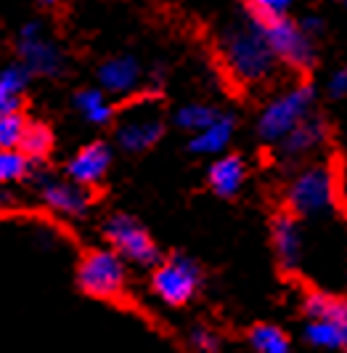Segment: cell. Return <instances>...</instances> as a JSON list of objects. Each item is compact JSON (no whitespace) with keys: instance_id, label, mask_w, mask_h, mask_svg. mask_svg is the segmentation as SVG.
Returning <instances> with one entry per match:
<instances>
[{"instance_id":"6da1fadb","label":"cell","mask_w":347,"mask_h":353,"mask_svg":"<svg viewBox=\"0 0 347 353\" xmlns=\"http://www.w3.org/2000/svg\"><path fill=\"white\" fill-rule=\"evenodd\" d=\"M223 59L239 83H262L273 67L276 56L262 35V24L246 17L223 32Z\"/></svg>"},{"instance_id":"7a4b0ae2","label":"cell","mask_w":347,"mask_h":353,"mask_svg":"<svg viewBox=\"0 0 347 353\" xmlns=\"http://www.w3.org/2000/svg\"><path fill=\"white\" fill-rule=\"evenodd\" d=\"M315 101V88L313 85H297L286 90L284 96L273 99L271 104L262 109L257 133L262 141L278 143L299 120H305L311 114V106Z\"/></svg>"},{"instance_id":"3957f363","label":"cell","mask_w":347,"mask_h":353,"mask_svg":"<svg viewBox=\"0 0 347 353\" xmlns=\"http://www.w3.org/2000/svg\"><path fill=\"white\" fill-rule=\"evenodd\" d=\"M289 208L299 218L326 215L337 205V178L329 168H308L289 189Z\"/></svg>"},{"instance_id":"277c9868","label":"cell","mask_w":347,"mask_h":353,"mask_svg":"<svg viewBox=\"0 0 347 353\" xmlns=\"http://www.w3.org/2000/svg\"><path fill=\"white\" fill-rule=\"evenodd\" d=\"M165 133L162 112L151 99H143L138 104H130L120 114L117 123V143L125 152H146L154 146Z\"/></svg>"},{"instance_id":"5b68a950","label":"cell","mask_w":347,"mask_h":353,"mask_svg":"<svg viewBox=\"0 0 347 353\" xmlns=\"http://www.w3.org/2000/svg\"><path fill=\"white\" fill-rule=\"evenodd\" d=\"M77 282L83 287V292L112 301L125 290V261L120 252L112 250H96L90 252L85 261L80 263L77 271Z\"/></svg>"},{"instance_id":"8992f818","label":"cell","mask_w":347,"mask_h":353,"mask_svg":"<svg viewBox=\"0 0 347 353\" xmlns=\"http://www.w3.org/2000/svg\"><path fill=\"white\" fill-rule=\"evenodd\" d=\"M262 35L268 40L271 51L276 56V61H284L295 70H311L315 61V48H313V37H308L299 24H295L289 17L273 19L262 24Z\"/></svg>"},{"instance_id":"52a82bcc","label":"cell","mask_w":347,"mask_h":353,"mask_svg":"<svg viewBox=\"0 0 347 353\" xmlns=\"http://www.w3.org/2000/svg\"><path fill=\"white\" fill-rule=\"evenodd\" d=\"M151 287L167 305H186L202 287V271L193 261L175 255L154 271Z\"/></svg>"},{"instance_id":"ba28073f","label":"cell","mask_w":347,"mask_h":353,"mask_svg":"<svg viewBox=\"0 0 347 353\" xmlns=\"http://www.w3.org/2000/svg\"><path fill=\"white\" fill-rule=\"evenodd\" d=\"M17 48H19V56H21V64L30 70V74L59 77L64 72V67H67L61 48L53 40L45 37L40 21H30V24L21 27Z\"/></svg>"},{"instance_id":"9c48e42d","label":"cell","mask_w":347,"mask_h":353,"mask_svg":"<svg viewBox=\"0 0 347 353\" xmlns=\"http://www.w3.org/2000/svg\"><path fill=\"white\" fill-rule=\"evenodd\" d=\"M106 239L114 245V252H120L122 261H133V263L151 268L159 263V252L154 242L146 231L140 229V223L130 215H114L109 218L104 226Z\"/></svg>"},{"instance_id":"30bf717a","label":"cell","mask_w":347,"mask_h":353,"mask_svg":"<svg viewBox=\"0 0 347 353\" xmlns=\"http://www.w3.org/2000/svg\"><path fill=\"white\" fill-rule=\"evenodd\" d=\"M37 192L51 210L61 212V215H83L90 205L87 186H80L74 181L67 183V181L51 176H37Z\"/></svg>"},{"instance_id":"8fae6325","label":"cell","mask_w":347,"mask_h":353,"mask_svg":"<svg viewBox=\"0 0 347 353\" xmlns=\"http://www.w3.org/2000/svg\"><path fill=\"white\" fill-rule=\"evenodd\" d=\"M109 165H112V152H109V146L101 141L90 143L85 149H80L72 162L67 165V173L74 183H80V186H96V183H101V178L106 176V170H109Z\"/></svg>"},{"instance_id":"7c38bea8","label":"cell","mask_w":347,"mask_h":353,"mask_svg":"<svg viewBox=\"0 0 347 353\" xmlns=\"http://www.w3.org/2000/svg\"><path fill=\"white\" fill-rule=\"evenodd\" d=\"M140 64L136 61V56H114L101 64L98 70V83L104 93L112 96H127L140 85Z\"/></svg>"},{"instance_id":"4fadbf2b","label":"cell","mask_w":347,"mask_h":353,"mask_svg":"<svg viewBox=\"0 0 347 353\" xmlns=\"http://www.w3.org/2000/svg\"><path fill=\"white\" fill-rule=\"evenodd\" d=\"M273 250H276L278 263L284 265L286 271H292L299 265L302 258V231L297 223L295 215H278L273 221Z\"/></svg>"},{"instance_id":"5bb4252c","label":"cell","mask_w":347,"mask_h":353,"mask_svg":"<svg viewBox=\"0 0 347 353\" xmlns=\"http://www.w3.org/2000/svg\"><path fill=\"white\" fill-rule=\"evenodd\" d=\"M326 123L318 120V117H305L281 139V152L286 157H305L311 154L313 149H318L321 143L326 141Z\"/></svg>"},{"instance_id":"9a60e30c","label":"cell","mask_w":347,"mask_h":353,"mask_svg":"<svg viewBox=\"0 0 347 353\" xmlns=\"http://www.w3.org/2000/svg\"><path fill=\"white\" fill-rule=\"evenodd\" d=\"M233 128H236V123L231 114H218L207 128L193 133L189 149L193 154H220L233 139Z\"/></svg>"},{"instance_id":"2e32d148","label":"cell","mask_w":347,"mask_h":353,"mask_svg":"<svg viewBox=\"0 0 347 353\" xmlns=\"http://www.w3.org/2000/svg\"><path fill=\"white\" fill-rule=\"evenodd\" d=\"M244 176H246L244 159L236 154H226L209 168V186L218 196L228 199V196H236L242 192Z\"/></svg>"},{"instance_id":"e0dca14e","label":"cell","mask_w":347,"mask_h":353,"mask_svg":"<svg viewBox=\"0 0 347 353\" xmlns=\"http://www.w3.org/2000/svg\"><path fill=\"white\" fill-rule=\"evenodd\" d=\"M305 340L315 348L339 351V348H345L347 324L345 321H331V319H311V324L305 327Z\"/></svg>"},{"instance_id":"ac0fdd59","label":"cell","mask_w":347,"mask_h":353,"mask_svg":"<svg viewBox=\"0 0 347 353\" xmlns=\"http://www.w3.org/2000/svg\"><path fill=\"white\" fill-rule=\"evenodd\" d=\"M74 106H77V112L90 125H109L114 120V106L109 104L104 90H96V88L80 90L74 96Z\"/></svg>"},{"instance_id":"d6986e66","label":"cell","mask_w":347,"mask_h":353,"mask_svg":"<svg viewBox=\"0 0 347 353\" xmlns=\"http://www.w3.org/2000/svg\"><path fill=\"white\" fill-rule=\"evenodd\" d=\"M53 146V133L45 128V125L40 123H27L24 125V133H21V139H19V146L24 154L30 159H43L48 152H51Z\"/></svg>"},{"instance_id":"ffe728a7","label":"cell","mask_w":347,"mask_h":353,"mask_svg":"<svg viewBox=\"0 0 347 353\" xmlns=\"http://www.w3.org/2000/svg\"><path fill=\"white\" fill-rule=\"evenodd\" d=\"M305 314L311 319H331V321H347V308L339 298H331L326 292H311L305 298Z\"/></svg>"},{"instance_id":"44dd1931","label":"cell","mask_w":347,"mask_h":353,"mask_svg":"<svg viewBox=\"0 0 347 353\" xmlns=\"http://www.w3.org/2000/svg\"><path fill=\"white\" fill-rule=\"evenodd\" d=\"M252 348L260 353H286L289 351V337L284 335L273 324H260L249 332Z\"/></svg>"},{"instance_id":"7402d4cb","label":"cell","mask_w":347,"mask_h":353,"mask_svg":"<svg viewBox=\"0 0 347 353\" xmlns=\"http://www.w3.org/2000/svg\"><path fill=\"white\" fill-rule=\"evenodd\" d=\"M32 170V159L21 149H0V183L21 181Z\"/></svg>"},{"instance_id":"603a6c76","label":"cell","mask_w":347,"mask_h":353,"mask_svg":"<svg viewBox=\"0 0 347 353\" xmlns=\"http://www.w3.org/2000/svg\"><path fill=\"white\" fill-rule=\"evenodd\" d=\"M218 114H220V112H218V109H212V106H207V104H186L180 112H178L175 123L180 125L183 130H191V133H196V130L207 128V125L212 123Z\"/></svg>"},{"instance_id":"cb8c5ba5","label":"cell","mask_w":347,"mask_h":353,"mask_svg":"<svg viewBox=\"0 0 347 353\" xmlns=\"http://www.w3.org/2000/svg\"><path fill=\"white\" fill-rule=\"evenodd\" d=\"M289 8H292V0H249V17L257 19L260 24L289 17Z\"/></svg>"},{"instance_id":"d4e9b609","label":"cell","mask_w":347,"mask_h":353,"mask_svg":"<svg viewBox=\"0 0 347 353\" xmlns=\"http://www.w3.org/2000/svg\"><path fill=\"white\" fill-rule=\"evenodd\" d=\"M24 125H27V120L19 112L0 114V149H17L19 139L24 133Z\"/></svg>"},{"instance_id":"484cf974","label":"cell","mask_w":347,"mask_h":353,"mask_svg":"<svg viewBox=\"0 0 347 353\" xmlns=\"http://www.w3.org/2000/svg\"><path fill=\"white\" fill-rule=\"evenodd\" d=\"M30 70L24 67V64H14V67H8V70L0 72V88H6L8 93H17L21 96L24 88L30 85Z\"/></svg>"},{"instance_id":"4316f807","label":"cell","mask_w":347,"mask_h":353,"mask_svg":"<svg viewBox=\"0 0 347 353\" xmlns=\"http://www.w3.org/2000/svg\"><path fill=\"white\" fill-rule=\"evenodd\" d=\"M191 345L196 348V351H204V353H212L220 348L218 337L212 335L209 330H204V327H199V330H193L191 332Z\"/></svg>"},{"instance_id":"83f0119b","label":"cell","mask_w":347,"mask_h":353,"mask_svg":"<svg viewBox=\"0 0 347 353\" xmlns=\"http://www.w3.org/2000/svg\"><path fill=\"white\" fill-rule=\"evenodd\" d=\"M345 93H347V72L345 70H337L334 74H331V80H329V96L339 101Z\"/></svg>"},{"instance_id":"f1b7e54d","label":"cell","mask_w":347,"mask_h":353,"mask_svg":"<svg viewBox=\"0 0 347 353\" xmlns=\"http://www.w3.org/2000/svg\"><path fill=\"white\" fill-rule=\"evenodd\" d=\"M21 106V99L17 93H8L6 88H0V114H11V112H19Z\"/></svg>"},{"instance_id":"f546056e","label":"cell","mask_w":347,"mask_h":353,"mask_svg":"<svg viewBox=\"0 0 347 353\" xmlns=\"http://www.w3.org/2000/svg\"><path fill=\"white\" fill-rule=\"evenodd\" d=\"M299 30L305 32L308 37H318L324 32V19L321 17H305L299 21Z\"/></svg>"},{"instance_id":"4dcf8cb0","label":"cell","mask_w":347,"mask_h":353,"mask_svg":"<svg viewBox=\"0 0 347 353\" xmlns=\"http://www.w3.org/2000/svg\"><path fill=\"white\" fill-rule=\"evenodd\" d=\"M40 3H43V6H48V8H53V6H59L61 0H40Z\"/></svg>"}]
</instances>
